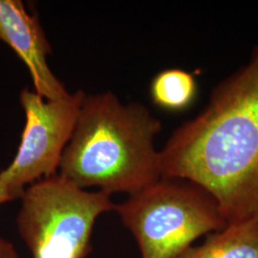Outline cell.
<instances>
[{
  "label": "cell",
  "mask_w": 258,
  "mask_h": 258,
  "mask_svg": "<svg viewBox=\"0 0 258 258\" xmlns=\"http://www.w3.org/2000/svg\"><path fill=\"white\" fill-rule=\"evenodd\" d=\"M159 166L161 177L211 194L228 224H258V44L213 88L203 110L171 134Z\"/></svg>",
  "instance_id": "6da1fadb"
},
{
  "label": "cell",
  "mask_w": 258,
  "mask_h": 258,
  "mask_svg": "<svg viewBox=\"0 0 258 258\" xmlns=\"http://www.w3.org/2000/svg\"><path fill=\"white\" fill-rule=\"evenodd\" d=\"M162 123L138 102L112 92L85 95L58 174L77 186L131 195L161 178L154 140Z\"/></svg>",
  "instance_id": "7a4b0ae2"
},
{
  "label": "cell",
  "mask_w": 258,
  "mask_h": 258,
  "mask_svg": "<svg viewBox=\"0 0 258 258\" xmlns=\"http://www.w3.org/2000/svg\"><path fill=\"white\" fill-rule=\"evenodd\" d=\"M114 212L136 240L141 258H178L228 223L214 198L192 182L161 177Z\"/></svg>",
  "instance_id": "3957f363"
},
{
  "label": "cell",
  "mask_w": 258,
  "mask_h": 258,
  "mask_svg": "<svg viewBox=\"0 0 258 258\" xmlns=\"http://www.w3.org/2000/svg\"><path fill=\"white\" fill-rule=\"evenodd\" d=\"M17 217L32 258H85L98 217L114 211L110 194L83 189L56 173L25 188Z\"/></svg>",
  "instance_id": "277c9868"
},
{
  "label": "cell",
  "mask_w": 258,
  "mask_h": 258,
  "mask_svg": "<svg viewBox=\"0 0 258 258\" xmlns=\"http://www.w3.org/2000/svg\"><path fill=\"white\" fill-rule=\"evenodd\" d=\"M84 98L83 90L58 100H46L28 88L21 91L19 100L25 113L21 142L14 161L0 172L17 199L28 185L56 174Z\"/></svg>",
  "instance_id": "5b68a950"
},
{
  "label": "cell",
  "mask_w": 258,
  "mask_h": 258,
  "mask_svg": "<svg viewBox=\"0 0 258 258\" xmlns=\"http://www.w3.org/2000/svg\"><path fill=\"white\" fill-rule=\"evenodd\" d=\"M0 40L27 66L39 96L58 100L70 94L51 71L47 62L51 47L37 17L28 12L22 1L0 0Z\"/></svg>",
  "instance_id": "8992f818"
},
{
  "label": "cell",
  "mask_w": 258,
  "mask_h": 258,
  "mask_svg": "<svg viewBox=\"0 0 258 258\" xmlns=\"http://www.w3.org/2000/svg\"><path fill=\"white\" fill-rule=\"evenodd\" d=\"M178 258H258V224L254 221L228 224Z\"/></svg>",
  "instance_id": "52a82bcc"
},
{
  "label": "cell",
  "mask_w": 258,
  "mask_h": 258,
  "mask_svg": "<svg viewBox=\"0 0 258 258\" xmlns=\"http://www.w3.org/2000/svg\"><path fill=\"white\" fill-rule=\"evenodd\" d=\"M149 93L158 107L169 112H182L195 102L198 84L190 72L171 68L159 72L152 79Z\"/></svg>",
  "instance_id": "ba28073f"
},
{
  "label": "cell",
  "mask_w": 258,
  "mask_h": 258,
  "mask_svg": "<svg viewBox=\"0 0 258 258\" xmlns=\"http://www.w3.org/2000/svg\"><path fill=\"white\" fill-rule=\"evenodd\" d=\"M0 258H20L15 245L2 236H0Z\"/></svg>",
  "instance_id": "9c48e42d"
},
{
  "label": "cell",
  "mask_w": 258,
  "mask_h": 258,
  "mask_svg": "<svg viewBox=\"0 0 258 258\" xmlns=\"http://www.w3.org/2000/svg\"><path fill=\"white\" fill-rule=\"evenodd\" d=\"M15 199L16 197L11 191L9 186L0 179V206Z\"/></svg>",
  "instance_id": "30bf717a"
}]
</instances>
